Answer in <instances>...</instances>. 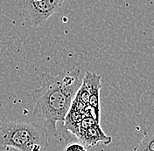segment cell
<instances>
[{
    "label": "cell",
    "mask_w": 154,
    "mask_h": 151,
    "mask_svg": "<svg viewBox=\"0 0 154 151\" xmlns=\"http://www.w3.org/2000/svg\"><path fill=\"white\" fill-rule=\"evenodd\" d=\"M63 151H88V149L81 142H72L67 144Z\"/></svg>",
    "instance_id": "7"
},
{
    "label": "cell",
    "mask_w": 154,
    "mask_h": 151,
    "mask_svg": "<svg viewBox=\"0 0 154 151\" xmlns=\"http://www.w3.org/2000/svg\"><path fill=\"white\" fill-rule=\"evenodd\" d=\"M133 151H154V130H146Z\"/></svg>",
    "instance_id": "6"
},
{
    "label": "cell",
    "mask_w": 154,
    "mask_h": 151,
    "mask_svg": "<svg viewBox=\"0 0 154 151\" xmlns=\"http://www.w3.org/2000/svg\"><path fill=\"white\" fill-rule=\"evenodd\" d=\"M65 0H24L23 11L25 20L30 26H42L60 9Z\"/></svg>",
    "instance_id": "3"
},
{
    "label": "cell",
    "mask_w": 154,
    "mask_h": 151,
    "mask_svg": "<svg viewBox=\"0 0 154 151\" xmlns=\"http://www.w3.org/2000/svg\"><path fill=\"white\" fill-rule=\"evenodd\" d=\"M0 147L19 151H48V128L39 121L4 123L0 125Z\"/></svg>",
    "instance_id": "2"
},
{
    "label": "cell",
    "mask_w": 154,
    "mask_h": 151,
    "mask_svg": "<svg viewBox=\"0 0 154 151\" xmlns=\"http://www.w3.org/2000/svg\"><path fill=\"white\" fill-rule=\"evenodd\" d=\"M34 1H39V0H34Z\"/></svg>",
    "instance_id": "8"
},
{
    "label": "cell",
    "mask_w": 154,
    "mask_h": 151,
    "mask_svg": "<svg viewBox=\"0 0 154 151\" xmlns=\"http://www.w3.org/2000/svg\"><path fill=\"white\" fill-rule=\"evenodd\" d=\"M81 70L75 67L58 75L42 74L40 85L34 91L36 103L33 114L48 130L56 133V124L64 122L72 101L82 84Z\"/></svg>",
    "instance_id": "1"
},
{
    "label": "cell",
    "mask_w": 154,
    "mask_h": 151,
    "mask_svg": "<svg viewBox=\"0 0 154 151\" xmlns=\"http://www.w3.org/2000/svg\"><path fill=\"white\" fill-rule=\"evenodd\" d=\"M102 77L91 72H86L82 80L86 83L88 89V107L93 111L96 120L101 121V107H100V90L102 87Z\"/></svg>",
    "instance_id": "4"
},
{
    "label": "cell",
    "mask_w": 154,
    "mask_h": 151,
    "mask_svg": "<svg viewBox=\"0 0 154 151\" xmlns=\"http://www.w3.org/2000/svg\"><path fill=\"white\" fill-rule=\"evenodd\" d=\"M76 138L87 149H90L98 143L108 145L112 142V138L104 133L101 128L100 123H97L88 128L84 132L80 134Z\"/></svg>",
    "instance_id": "5"
}]
</instances>
